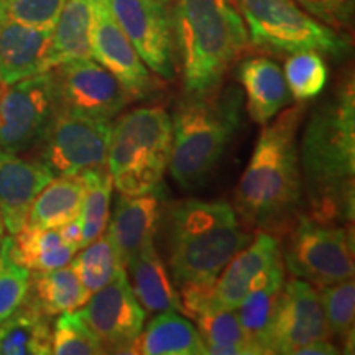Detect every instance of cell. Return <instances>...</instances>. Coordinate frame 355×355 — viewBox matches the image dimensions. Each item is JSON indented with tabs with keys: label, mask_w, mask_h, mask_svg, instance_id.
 <instances>
[{
	"label": "cell",
	"mask_w": 355,
	"mask_h": 355,
	"mask_svg": "<svg viewBox=\"0 0 355 355\" xmlns=\"http://www.w3.org/2000/svg\"><path fill=\"white\" fill-rule=\"evenodd\" d=\"M168 217L173 283L183 314L194 319L207 309L209 293L225 265L254 237L225 201L184 199L171 207Z\"/></svg>",
	"instance_id": "obj_1"
},
{
	"label": "cell",
	"mask_w": 355,
	"mask_h": 355,
	"mask_svg": "<svg viewBox=\"0 0 355 355\" xmlns=\"http://www.w3.org/2000/svg\"><path fill=\"white\" fill-rule=\"evenodd\" d=\"M304 112L301 102L283 109L261 128L234 196L235 214L248 229L285 234L301 217L303 180L296 135Z\"/></svg>",
	"instance_id": "obj_2"
},
{
	"label": "cell",
	"mask_w": 355,
	"mask_h": 355,
	"mask_svg": "<svg viewBox=\"0 0 355 355\" xmlns=\"http://www.w3.org/2000/svg\"><path fill=\"white\" fill-rule=\"evenodd\" d=\"M303 193L313 219L337 222L354 217L355 96L347 79L314 110L301 141Z\"/></svg>",
	"instance_id": "obj_3"
},
{
	"label": "cell",
	"mask_w": 355,
	"mask_h": 355,
	"mask_svg": "<svg viewBox=\"0 0 355 355\" xmlns=\"http://www.w3.org/2000/svg\"><path fill=\"white\" fill-rule=\"evenodd\" d=\"M171 13L186 94L217 91L248 44L234 0H175Z\"/></svg>",
	"instance_id": "obj_4"
},
{
	"label": "cell",
	"mask_w": 355,
	"mask_h": 355,
	"mask_svg": "<svg viewBox=\"0 0 355 355\" xmlns=\"http://www.w3.org/2000/svg\"><path fill=\"white\" fill-rule=\"evenodd\" d=\"M243 96L239 87L207 94H186L178 102L173 123L170 173L184 189L204 183L214 171L242 123Z\"/></svg>",
	"instance_id": "obj_5"
},
{
	"label": "cell",
	"mask_w": 355,
	"mask_h": 355,
	"mask_svg": "<svg viewBox=\"0 0 355 355\" xmlns=\"http://www.w3.org/2000/svg\"><path fill=\"white\" fill-rule=\"evenodd\" d=\"M173 146L171 115L146 105L117 115L110 125L107 170L122 196L152 193L162 184Z\"/></svg>",
	"instance_id": "obj_6"
},
{
	"label": "cell",
	"mask_w": 355,
	"mask_h": 355,
	"mask_svg": "<svg viewBox=\"0 0 355 355\" xmlns=\"http://www.w3.org/2000/svg\"><path fill=\"white\" fill-rule=\"evenodd\" d=\"M247 24L248 42L257 50L291 55L318 51L344 58L350 50L343 32L309 15L295 0H234Z\"/></svg>",
	"instance_id": "obj_7"
},
{
	"label": "cell",
	"mask_w": 355,
	"mask_h": 355,
	"mask_svg": "<svg viewBox=\"0 0 355 355\" xmlns=\"http://www.w3.org/2000/svg\"><path fill=\"white\" fill-rule=\"evenodd\" d=\"M283 265L295 278L327 286L354 278L352 235L337 222L300 217L290 232Z\"/></svg>",
	"instance_id": "obj_8"
},
{
	"label": "cell",
	"mask_w": 355,
	"mask_h": 355,
	"mask_svg": "<svg viewBox=\"0 0 355 355\" xmlns=\"http://www.w3.org/2000/svg\"><path fill=\"white\" fill-rule=\"evenodd\" d=\"M56 114L51 69L3 87L0 92V153L21 157L37 150Z\"/></svg>",
	"instance_id": "obj_9"
},
{
	"label": "cell",
	"mask_w": 355,
	"mask_h": 355,
	"mask_svg": "<svg viewBox=\"0 0 355 355\" xmlns=\"http://www.w3.org/2000/svg\"><path fill=\"white\" fill-rule=\"evenodd\" d=\"M110 122L58 110L37 157L53 176L81 175L107 166Z\"/></svg>",
	"instance_id": "obj_10"
},
{
	"label": "cell",
	"mask_w": 355,
	"mask_h": 355,
	"mask_svg": "<svg viewBox=\"0 0 355 355\" xmlns=\"http://www.w3.org/2000/svg\"><path fill=\"white\" fill-rule=\"evenodd\" d=\"M51 73L58 110L63 112L112 122L135 101L119 79L92 58L58 64Z\"/></svg>",
	"instance_id": "obj_11"
},
{
	"label": "cell",
	"mask_w": 355,
	"mask_h": 355,
	"mask_svg": "<svg viewBox=\"0 0 355 355\" xmlns=\"http://www.w3.org/2000/svg\"><path fill=\"white\" fill-rule=\"evenodd\" d=\"M115 20L155 76H176V42L173 13L162 0H107Z\"/></svg>",
	"instance_id": "obj_12"
},
{
	"label": "cell",
	"mask_w": 355,
	"mask_h": 355,
	"mask_svg": "<svg viewBox=\"0 0 355 355\" xmlns=\"http://www.w3.org/2000/svg\"><path fill=\"white\" fill-rule=\"evenodd\" d=\"M81 314L104 354H132L145 326V309L133 295L125 270L89 296Z\"/></svg>",
	"instance_id": "obj_13"
},
{
	"label": "cell",
	"mask_w": 355,
	"mask_h": 355,
	"mask_svg": "<svg viewBox=\"0 0 355 355\" xmlns=\"http://www.w3.org/2000/svg\"><path fill=\"white\" fill-rule=\"evenodd\" d=\"M319 339H331L319 290L291 277L279 293L266 336V354H295L301 345Z\"/></svg>",
	"instance_id": "obj_14"
},
{
	"label": "cell",
	"mask_w": 355,
	"mask_h": 355,
	"mask_svg": "<svg viewBox=\"0 0 355 355\" xmlns=\"http://www.w3.org/2000/svg\"><path fill=\"white\" fill-rule=\"evenodd\" d=\"M91 51L97 63L110 71L135 101L146 99L162 87V81L150 74L117 24L107 0H94L92 3Z\"/></svg>",
	"instance_id": "obj_15"
},
{
	"label": "cell",
	"mask_w": 355,
	"mask_h": 355,
	"mask_svg": "<svg viewBox=\"0 0 355 355\" xmlns=\"http://www.w3.org/2000/svg\"><path fill=\"white\" fill-rule=\"evenodd\" d=\"M282 261V247L277 235L259 232L247 247L232 257L217 277L206 311L235 309L260 275Z\"/></svg>",
	"instance_id": "obj_16"
},
{
	"label": "cell",
	"mask_w": 355,
	"mask_h": 355,
	"mask_svg": "<svg viewBox=\"0 0 355 355\" xmlns=\"http://www.w3.org/2000/svg\"><path fill=\"white\" fill-rule=\"evenodd\" d=\"M53 178L38 158L0 153V217L8 234H17L26 224L35 198Z\"/></svg>",
	"instance_id": "obj_17"
},
{
	"label": "cell",
	"mask_w": 355,
	"mask_h": 355,
	"mask_svg": "<svg viewBox=\"0 0 355 355\" xmlns=\"http://www.w3.org/2000/svg\"><path fill=\"white\" fill-rule=\"evenodd\" d=\"M162 220V199L157 189L140 196H119L107 235L123 268L128 260L153 242Z\"/></svg>",
	"instance_id": "obj_18"
},
{
	"label": "cell",
	"mask_w": 355,
	"mask_h": 355,
	"mask_svg": "<svg viewBox=\"0 0 355 355\" xmlns=\"http://www.w3.org/2000/svg\"><path fill=\"white\" fill-rule=\"evenodd\" d=\"M53 30H40L0 19V84L3 87L44 73V56Z\"/></svg>",
	"instance_id": "obj_19"
},
{
	"label": "cell",
	"mask_w": 355,
	"mask_h": 355,
	"mask_svg": "<svg viewBox=\"0 0 355 355\" xmlns=\"http://www.w3.org/2000/svg\"><path fill=\"white\" fill-rule=\"evenodd\" d=\"M247 99V112L259 125H265L286 109L293 99L285 74L275 61L263 56L243 60L237 68Z\"/></svg>",
	"instance_id": "obj_20"
},
{
	"label": "cell",
	"mask_w": 355,
	"mask_h": 355,
	"mask_svg": "<svg viewBox=\"0 0 355 355\" xmlns=\"http://www.w3.org/2000/svg\"><path fill=\"white\" fill-rule=\"evenodd\" d=\"M125 268L130 275L133 295L145 311L148 313H163V311L183 313L180 293L175 288V283L170 279L166 266L153 242L141 248L139 254L133 255Z\"/></svg>",
	"instance_id": "obj_21"
},
{
	"label": "cell",
	"mask_w": 355,
	"mask_h": 355,
	"mask_svg": "<svg viewBox=\"0 0 355 355\" xmlns=\"http://www.w3.org/2000/svg\"><path fill=\"white\" fill-rule=\"evenodd\" d=\"M94 0H66L51 32L44 71L73 60L92 58L91 26Z\"/></svg>",
	"instance_id": "obj_22"
},
{
	"label": "cell",
	"mask_w": 355,
	"mask_h": 355,
	"mask_svg": "<svg viewBox=\"0 0 355 355\" xmlns=\"http://www.w3.org/2000/svg\"><path fill=\"white\" fill-rule=\"evenodd\" d=\"M283 283H285V265L282 261L261 273L235 308L239 322L259 354H266V336H268Z\"/></svg>",
	"instance_id": "obj_23"
},
{
	"label": "cell",
	"mask_w": 355,
	"mask_h": 355,
	"mask_svg": "<svg viewBox=\"0 0 355 355\" xmlns=\"http://www.w3.org/2000/svg\"><path fill=\"white\" fill-rule=\"evenodd\" d=\"M132 354L202 355L204 344L198 327L176 311H163L141 331Z\"/></svg>",
	"instance_id": "obj_24"
},
{
	"label": "cell",
	"mask_w": 355,
	"mask_h": 355,
	"mask_svg": "<svg viewBox=\"0 0 355 355\" xmlns=\"http://www.w3.org/2000/svg\"><path fill=\"white\" fill-rule=\"evenodd\" d=\"M89 296L91 295L81 285L74 270L66 265L30 275L25 301L51 318L66 311L81 309L87 303Z\"/></svg>",
	"instance_id": "obj_25"
},
{
	"label": "cell",
	"mask_w": 355,
	"mask_h": 355,
	"mask_svg": "<svg viewBox=\"0 0 355 355\" xmlns=\"http://www.w3.org/2000/svg\"><path fill=\"white\" fill-rule=\"evenodd\" d=\"M51 354L50 316L24 300L0 322V355Z\"/></svg>",
	"instance_id": "obj_26"
},
{
	"label": "cell",
	"mask_w": 355,
	"mask_h": 355,
	"mask_svg": "<svg viewBox=\"0 0 355 355\" xmlns=\"http://www.w3.org/2000/svg\"><path fill=\"white\" fill-rule=\"evenodd\" d=\"M78 248L60 234V229H43L25 224L12 235V254L30 272H48L69 265Z\"/></svg>",
	"instance_id": "obj_27"
},
{
	"label": "cell",
	"mask_w": 355,
	"mask_h": 355,
	"mask_svg": "<svg viewBox=\"0 0 355 355\" xmlns=\"http://www.w3.org/2000/svg\"><path fill=\"white\" fill-rule=\"evenodd\" d=\"M84 181L81 175L56 176L42 189L30 207L26 224L43 229H58L76 219L81 212Z\"/></svg>",
	"instance_id": "obj_28"
},
{
	"label": "cell",
	"mask_w": 355,
	"mask_h": 355,
	"mask_svg": "<svg viewBox=\"0 0 355 355\" xmlns=\"http://www.w3.org/2000/svg\"><path fill=\"white\" fill-rule=\"evenodd\" d=\"M204 344V354L255 355V345L239 322L235 309L206 311L194 318Z\"/></svg>",
	"instance_id": "obj_29"
},
{
	"label": "cell",
	"mask_w": 355,
	"mask_h": 355,
	"mask_svg": "<svg viewBox=\"0 0 355 355\" xmlns=\"http://www.w3.org/2000/svg\"><path fill=\"white\" fill-rule=\"evenodd\" d=\"M81 178L84 181V196L78 219L81 224L83 248L105 232L110 217V196L114 184L107 166L84 171Z\"/></svg>",
	"instance_id": "obj_30"
},
{
	"label": "cell",
	"mask_w": 355,
	"mask_h": 355,
	"mask_svg": "<svg viewBox=\"0 0 355 355\" xmlns=\"http://www.w3.org/2000/svg\"><path fill=\"white\" fill-rule=\"evenodd\" d=\"M69 266L78 275L79 282L89 295L99 291L112 282L121 270H125L107 232L101 234L96 241L83 247V252L78 255L74 254Z\"/></svg>",
	"instance_id": "obj_31"
},
{
	"label": "cell",
	"mask_w": 355,
	"mask_h": 355,
	"mask_svg": "<svg viewBox=\"0 0 355 355\" xmlns=\"http://www.w3.org/2000/svg\"><path fill=\"white\" fill-rule=\"evenodd\" d=\"M283 74L291 96L298 102L318 97L327 83L326 61L318 51L291 53Z\"/></svg>",
	"instance_id": "obj_32"
},
{
	"label": "cell",
	"mask_w": 355,
	"mask_h": 355,
	"mask_svg": "<svg viewBox=\"0 0 355 355\" xmlns=\"http://www.w3.org/2000/svg\"><path fill=\"white\" fill-rule=\"evenodd\" d=\"M319 296L326 316L331 337H339L345 347L352 349L354 316H355V285L354 278L334 285L319 286Z\"/></svg>",
	"instance_id": "obj_33"
},
{
	"label": "cell",
	"mask_w": 355,
	"mask_h": 355,
	"mask_svg": "<svg viewBox=\"0 0 355 355\" xmlns=\"http://www.w3.org/2000/svg\"><path fill=\"white\" fill-rule=\"evenodd\" d=\"M51 354L97 355L104 354L99 339L84 321L81 311L61 313L51 327Z\"/></svg>",
	"instance_id": "obj_34"
},
{
	"label": "cell",
	"mask_w": 355,
	"mask_h": 355,
	"mask_svg": "<svg viewBox=\"0 0 355 355\" xmlns=\"http://www.w3.org/2000/svg\"><path fill=\"white\" fill-rule=\"evenodd\" d=\"M30 272L12 254V235L0 243V322L24 303L30 286Z\"/></svg>",
	"instance_id": "obj_35"
},
{
	"label": "cell",
	"mask_w": 355,
	"mask_h": 355,
	"mask_svg": "<svg viewBox=\"0 0 355 355\" xmlns=\"http://www.w3.org/2000/svg\"><path fill=\"white\" fill-rule=\"evenodd\" d=\"M66 0H3V15L40 30L55 28Z\"/></svg>",
	"instance_id": "obj_36"
},
{
	"label": "cell",
	"mask_w": 355,
	"mask_h": 355,
	"mask_svg": "<svg viewBox=\"0 0 355 355\" xmlns=\"http://www.w3.org/2000/svg\"><path fill=\"white\" fill-rule=\"evenodd\" d=\"M309 15L337 32H347L354 25L355 0H295Z\"/></svg>",
	"instance_id": "obj_37"
},
{
	"label": "cell",
	"mask_w": 355,
	"mask_h": 355,
	"mask_svg": "<svg viewBox=\"0 0 355 355\" xmlns=\"http://www.w3.org/2000/svg\"><path fill=\"white\" fill-rule=\"evenodd\" d=\"M298 355H334L339 354V349L334 344L329 343V339H319L301 345L300 349L295 350Z\"/></svg>",
	"instance_id": "obj_38"
},
{
	"label": "cell",
	"mask_w": 355,
	"mask_h": 355,
	"mask_svg": "<svg viewBox=\"0 0 355 355\" xmlns=\"http://www.w3.org/2000/svg\"><path fill=\"white\" fill-rule=\"evenodd\" d=\"M60 229V234L63 235V239L68 243H71V245H74L78 248H81V224H79V219L76 217V219L66 222L64 225H61Z\"/></svg>",
	"instance_id": "obj_39"
},
{
	"label": "cell",
	"mask_w": 355,
	"mask_h": 355,
	"mask_svg": "<svg viewBox=\"0 0 355 355\" xmlns=\"http://www.w3.org/2000/svg\"><path fill=\"white\" fill-rule=\"evenodd\" d=\"M2 239H3V222H2V217H0V243H2Z\"/></svg>",
	"instance_id": "obj_40"
},
{
	"label": "cell",
	"mask_w": 355,
	"mask_h": 355,
	"mask_svg": "<svg viewBox=\"0 0 355 355\" xmlns=\"http://www.w3.org/2000/svg\"><path fill=\"white\" fill-rule=\"evenodd\" d=\"M3 17V0H0V19Z\"/></svg>",
	"instance_id": "obj_41"
},
{
	"label": "cell",
	"mask_w": 355,
	"mask_h": 355,
	"mask_svg": "<svg viewBox=\"0 0 355 355\" xmlns=\"http://www.w3.org/2000/svg\"><path fill=\"white\" fill-rule=\"evenodd\" d=\"M3 91V86H2V84H0V92H2Z\"/></svg>",
	"instance_id": "obj_42"
},
{
	"label": "cell",
	"mask_w": 355,
	"mask_h": 355,
	"mask_svg": "<svg viewBox=\"0 0 355 355\" xmlns=\"http://www.w3.org/2000/svg\"><path fill=\"white\" fill-rule=\"evenodd\" d=\"M162 2H168V0H162Z\"/></svg>",
	"instance_id": "obj_43"
}]
</instances>
